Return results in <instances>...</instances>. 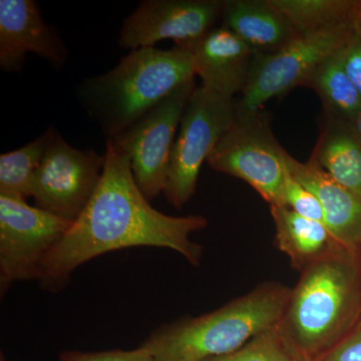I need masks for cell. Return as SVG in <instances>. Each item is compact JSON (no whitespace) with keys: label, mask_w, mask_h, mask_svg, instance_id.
I'll use <instances>...</instances> for the list:
<instances>
[{"label":"cell","mask_w":361,"mask_h":361,"mask_svg":"<svg viewBox=\"0 0 361 361\" xmlns=\"http://www.w3.org/2000/svg\"><path fill=\"white\" fill-rule=\"evenodd\" d=\"M221 18L223 27L248 45L254 54H272L296 35L268 0H227Z\"/></svg>","instance_id":"cell-15"},{"label":"cell","mask_w":361,"mask_h":361,"mask_svg":"<svg viewBox=\"0 0 361 361\" xmlns=\"http://www.w3.org/2000/svg\"><path fill=\"white\" fill-rule=\"evenodd\" d=\"M357 254H358V255H360V269H361V244H360V248H358Z\"/></svg>","instance_id":"cell-27"},{"label":"cell","mask_w":361,"mask_h":361,"mask_svg":"<svg viewBox=\"0 0 361 361\" xmlns=\"http://www.w3.org/2000/svg\"><path fill=\"white\" fill-rule=\"evenodd\" d=\"M223 4L220 0H145L123 21L118 44L135 51L171 39L189 49L213 30Z\"/></svg>","instance_id":"cell-11"},{"label":"cell","mask_w":361,"mask_h":361,"mask_svg":"<svg viewBox=\"0 0 361 361\" xmlns=\"http://www.w3.org/2000/svg\"><path fill=\"white\" fill-rule=\"evenodd\" d=\"M358 254L338 247L301 271L277 331L298 361H318L357 326Z\"/></svg>","instance_id":"cell-2"},{"label":"cell","mask_w":361,"mask_h":361,"mask_svg":"<svg viewBox=\"0 0 361 361\" xmlns=\"http://www.w3.org/2000/svg\"><path fill=\"white\" fill-rule=\"evenodd\" d=\"M104 155L71 146L56 130L32 183L35 206L75 223L94 196Z\"/></svg>","instance_id":"cell-9"},{"label":"cell","mask_w":361,"mask_h":361,"mask_svg":"<svg viewBox=\"0 0 361 361\" xmlns=\"http://www.w3.org/2000/svg\"><path fill=\"white\" fill-rule=\"evenodd\" d=\"M290 290L275 282L259 285L219 310L161 325L140 346L157 361H202L227 355L277 329Z\"/></svg>","instance_id":"cell-4"},{"label":"cell","mask_w":361,"mask_h":361,"mask_svg":"<svg viewBox=\"0 0 361 361\" xmlns=\"http://www.w3.org/2000/svg\"><path fill=\"white\" fill-rule=\"evenodd\" d=\"M304 85L315 90L330 120L351 123L361 111V94L344 70L341 49L323 61Z\"/></svg>","instance_id":"cell-18"},{"label":"cell","mask_w":361,"mask_h":361,"mask_svg":"<svg viewBox=\"0 0 361 361\" xmlns=\"http://www.w3.org/2000/svg\"><path fill=\"white\" fill-rule=\"evenodd\" d=\"M196 87L194 80L183 85L123 134L111 139L129 156L135 183L149 201L165 189L176 130Z\"/></svg>","instance_id":"cell-10"},{"label":"cell","mask_w":361,"mask_h":361,"mask_svg":"<svg viewBox=\"0 0 361 361\" xmlns=\"http://www.w3.org/2000/svg\"><path fill=\"white\" fill-rule=\"evenodd\" d=\"M56 132L51 126L25 146L0 156L1 196L23 201L32 198L35 173Z\"/></svg>","instance_id":"cell-20"},{"label":"cell","mask_w":361,"mask_h":361,"mask_svg":"<svg viewBox=\"0 0 361 361\" xmlns=\"http://www.w3.org/2000/svg\"><path fill=\"white\" fill-rule=\"evenodd\" d=\"M318 361H361V322Z\"/></svg>","instance_id":"cell-25"},{"label":"cell","mask_w":361,"mask_h":361,"mask_svg":"<svg viewBox=\"0 0 361 361\" xmlns=\"http://www.w3.org/2000/svg\"><path fill=\"white\" fill-rule=\"evenodd\" d=\"M35 54L54 68H63L68 51L54 26L42 20L35 0L0 1V68L20 73L27 54Z\"/></svg>","instance_id":"cell-12"},{"label":"cell","mask_w":361,"mask_h":361,"mask_svg":"<svg viewBox=\"0 0 361 361\" xmlns=\"http://www.w3.org/2000/svg\"><path fill=\"white\" fill-rule=\"evenodd\" d=\"M201 87L226 99L245 87L254 52L225 27H214L190 47Z\"/></svg>","instance_id":"cell-14"},{"label":"cell","mask_w":361,"mask_h":361,"mask_svg":"<svg viewBox=\"0 0 361 361\" xmlns=\"http://www.w3.org/2000/svg\"><path fill=\"white\" fill-rule=\"evenodd\" d=\"M341 54L344 70L361 94V23L341 49Z\"/></svg>","instance_id":"cell-24"},{"label":"cell","mask_w":361,"mask_h":361,"mask_svg":"<svg viewBox=\"0 0 361 361\" xmlns=\"http://www.w3.org/2000/svg\"><path fill=\"white\" fill-rule=\"evenodd\" d=\"M284 153L267 116L259 111L236 114L207 161L213 170L250 185L270 206H283Z\"/></svg>","instance_id":"cell-7"},{"label":"cell","mask_w":361,"mask_h":361,"mask_svg":"<svg viewBox=\"0 0 361 361\" xmlns=\"http://www.w3.org/2000/svg\"><path fill=\"white\" fill-rule=\"evenodd\" d=\"M296 33L314 32L361 18V0H268Z\"/></svg>","instance_id":"cell-19"},{"label":"cell","mask_w":361,"mask_h":361,"mask_svg":"<svg viewBox=\"0 0 361 361\" xmlns=\"http://www.w3.org/2000/svg\"><path fill=\"white\" fill-rule=\"evenodd\" d=\"M236 102L197 87L188 102L175 140L163 193L182 209L193 197L204 161L208 160L236 115Z\"/></svg>","instance_id":"cell-6"},{"label":"cell","mask_w":361,"mask_h":361,"mask_svg":"<svg viewBox=\"0 0 361 361\" xmlns=\"http://www.w3.org/2000/svg\"><path fill=\"white\" fill-rule=\"evenodd\" d=\"M270 211L276 230L277 248L288 256L296 270L301 272L341 247L323 223L302 217L286 206H270Z\"/></svg>","instance_id":"cell-16"},{"label":"cell","mask_w":361,"mask_h":361,"mask_svg":"<svg viewBox=\"0 0 361 361\" xmlns=\"http://www.w3.org/2000/svg\"><path fill=\"white\" fill-rule=\"evenodd\" d=\"M310 161L342 186L361 193V141L350 123L329 118Z\"/></svg>","instance_id":"cell-17"},{"label":"cell","mask_w":361,"mask_h":361,"mask_svg":"<svg viewBox=\"0 0 361 361\" xmlns=\"http://www.w3.org/2000/svg\"><path fill=\"white\" fill-rule=\"evenodd\" d=\"M202 361H298L285 345L277 329L254 337L242 348Z\"/></svg>","instance_id":"cell-21"},{"label":"cell","mask_w":361,"mask_h":361,"mask_svg":"<svg viewBox=\"0 0 361 361\" xmlns=\"http://www.w3.org/2000/svg\"><path fill=\"white\" fill-rule=\"evenodd\" d=\"M101 180L84 212L45 259L39 279L44 290L59 292L80 265L121 249L158 247L174 250L199 266L203 247L191 240L205 229L202 216L176 217L152 207L133 175L129 156L106 141Z\"/></svg>","instance_id":"cell-1"},{"label":"cell","mask_w":361,"mask_h":361,"mask_svg":"<svg viewBox=\"0 0 361 361\" xmlns=\"http://www.w3.org/2000/svg\"><path fill=\"white\" fill-rule=\"evenodd\" d=\"M361 18L353 23L296 33L281 49L272 54H254L237 115L261 111L263 104L298 85H305L323 61L341 49Z\"/></svg>","instance_id":"cell-5"},{"label":"cell","mask_w":361,"mask_h":361,"mask_svg":"<svg viewBox=\"0 0 361 361\" xmlns=\"http://www.w3.org/2000/svg\"><path fill=\"white\" fill-rule=\"evenodd\" d=\"M194 78L190 49L144 47L130 51L108 73L87 78L78 94L104 134L115 139Z\"/></svg>","instance_id":"cell-3"},{"label":"cell","mask_w":361,"mask_h":361,"mask_svg":"<svg viewBox=\"0 0 361 361\" xmlns=\"http://www.w3.org/2000/svg\"><path fill=\"white\" fill-rule=\"evenodd\" d=\"M351 127H353V132L357 135L358 139L361 141V111L357 116H355V120L353 121Z\"/></svg>","instance_id":"cell-26"},{"label":"cell","mask_w":361,"mask_h":361,"mask_svg":"<svg viewBox=\"0 0 361 361\" xmlns=\"http://www.w3.org/2000/svg\"><path fill=\"white\" fill-rule=\"evenodd\" d=\"M284 161L292 176L319 201L324 224L336 243L357 253L361 244V193L342 186L312 161L301 163L286 151Z\"/></svg>","instance_id":"cell-13"},{"label":"cell","mask_w":361,"mask_h":361,"mask_svg":"<svg viewBox=\"0 0 361 361\" xmlns=\"http://www.w3.org/2000/svg\"><path fill=\"white\" fill-rule=\"evenodd\" d=\"M1 361H7L6 360V357H4V355H2V353H1Z\"/></svg>","instance_id":"cell-28"},{"label":"cell","mask_w":361,"mask_h":361,"mask_svg":"<svg viewBox=\"0 0 361 361\" xmlns=\"http://www.w3.org/2000/svg\"><path fill=\"white\" fill-rule=\"evenodd\" d=\"M73 223L0 195V293L16 282L39 280L45 259Z\"/></svg>","instance_id":"cell-8"},{"label":"cell","mask_w":361,"mask_h":361,"mask_svg":"<svg viewBox=\"0 0 361 361\" xmlns=\"http://www.w3.org/2000/svg\"><path fill=\"white\" fill-rule=\"evenodd\" d=\"M282 205L291 209L302 217L324 224V215H323L322 207L319 201L312 192L306 189L292 176L286 164H285V177L283 189H282Z\"/></svg>","instance_id":"cell-22"},{"label":"cell","mask_w":361,"mask_h":361,"mask_svg":"<svg viewBox=\"0 0 361 361\" xmlns=\"http://www.w3.org/2000/svg\"><path fill=\"white\" fill-rule=\"evenodd\" d=\"M59 361H157L151 353L141 348L134 350L84 351L66 350L59 355Z\"/></svg>","instance_id":"cell-23"}]
</instances>
